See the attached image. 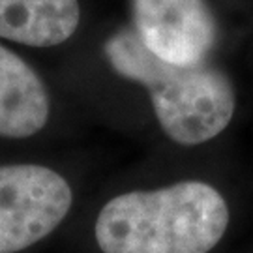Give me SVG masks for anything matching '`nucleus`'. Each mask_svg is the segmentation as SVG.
<instances>
[{"label":"nucleus","mask_w":253,"mask_h":253,"mask_svg":"<svg viewBox=\"0 0 253 253\" xmlns=\"http://www.w3.org/2000/svg\"><path fill=\"white\" fill-rule=\"evenodd\" d=\"M75 182L66 167L40 162L0 165V253H19L53 235L72 214Z\"/></svg>","instance_id":"20e7f679"},{"label":"nucleus","mask_w":253,"mask_h":253,"mask_svg":"<svg viewBox=\"0 0 253 253\" xmlns=\"http://www.w3.org/2000/svg\"><path fill=\"white\" fill-rule=\"evenodd\" d=\"M100 19L84 0H0V42L72 51Z\"/></svg>","instance_id":"39448f33"},{"label":"nucleus","mask_w":253,"mask_h":253,"mask_svg":"<svg viewBox=\"0 0 253 253\" xmlns=\"http://www.w3.org/2000/svg\"><path fill=\"white\" fill-rule=\"evenodd\" d=\"M56 113V96L49 81L0 42V139H36L53 127Z\"/></svg>","instance_id":"423d86ee"},{"label":"nucleus","mask_w":253,"mask_h":253,"mask_svg":"<svg viewBox=\"0 0 253 253\" xmlns=\"http://www.w3.org/2000/svg\"><path fill=\"white\" fill-rule=\"evenodd\" d=\"M124 19L154 54L178 66L229 64L253 25L240 0H126Z\"/></svg>","instance_id":"7ed1b4c3"},{"label":"nucleus","mask_w":253,"mask_h":253,"mask_svg":"<svg viewBox=\"0 0 253 253\" xmlns=\"http://www.w3.org/2000/svg\"><path fill=\"white\" fill-rule=\"evenodd\" d=\"M217 160L165 158V178L113 191L94 216L101 253H210L233 221Z\"/></svg>","instance_id":"f03ea898"},{"label":"nucleus","mask_w":253,"mask_h":253,"mask_svg":"<svg viewBox=\"0 0 253 253\" xmlns=\"http://www.w3.org/2000/svg\"><path fill=\"white\" fill-rule=\"evenodd\" d=\"M72 51L73 100L92 124L162 158H212L231 135L240 92L229 64L167 62L124 17L100 19Z\"/></svg>","instance_id":"f257e3e1"}]
</instances>
